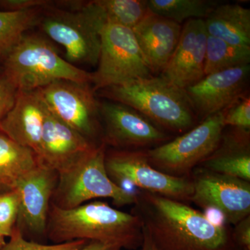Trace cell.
<instances>
[{"instance_id":"3957f363","label":"cell","mask_w":250,"mask_h":250,"mask_svg":"<svg viewBox=\"0 0 250 250\" xmlns=\"http://www.w3.org/2000/svg\"><path fill=\"white\" fill-rule=\"evenodd\" d=\"M104 97L134 108L172 136L198 124L184 90L159 76L132 81L100 90Z\"/></svg>"},{"instance_id":"5bb4252c","label":"cell","mask_w":250,"mask_h":250,"mask_svg":"<svg viewBox=\"0 0 250 250\" xmlns=\"http://www.w3.org/2000/svg\"><path fill=\"white\" fill-rule=\"evenodd\" d=\"M250 65L206 75L184 89L199 123L249 93Z\"/></svg>"},{"instance_id":"d6986e66","label":"cell","mask_w":250,"mask_h":250,"mask_svg":"<svg viewBox=\"0 0 250 250\" xmlns=\"http://www.w3.org/2000/svg\"><path fill=\"white\" fill-rule=\"evenodd\" d=\"M228 127L215 150L198 167L250 182V131Z\"/></svg>"},{"instance_id":"5b68a950","label":"cell","mask_w":250,"mask_h":250,"mask_svg":"<svg viewBox=\"0 0 250 250\" xmlns=\"http://www.w3.org/2000/svg\"><path fill=\"white\" fill-rule=\"evenodd\" d=\"M106 149L104 143H100L75 165L59 173L51 204L70 209L93 199L110 198L117 207L134 205L137 189L122 188L108 177Z\"/></svg>"},{"instance_id":"2e32d148","label":"cell","mask_w":250,"mask_h":250,"mask_svg":"<svg viewBox=\"0 0 250 250\" xmlns=\"http://www.w3.org/2000/svg\"><path fill=\"white\" fill-rule=\"evenodd\" d=\"M98 144L67 126L48 110L44 122L38 161L41 165L59 174L77 164Z\"/></svg>"},{"instance_id":"7a4b0ae2","label":"cell","mask_w":250,"mask_h":250,"mask_svg":"<svg viewBox=\"0 0 250 250\" xmlns=\"http://www.w3.org/2000/svg\"><path fill=\"white\" fill-rule=\"evenodd\" d=\"M46 236L54 244L83 240L138 250L142 246L144 231L137 215L96 201L70 209L51 204Z\"/></svg>"},{"instance_id":"ffe728a7","label":"cell","mask_w":250,"mask_h":250,"mask_svg":"<svg viewBox=\"0 0 250 250\" xmlns=\"http://www.w3.org/2000/svg\"><path fill=\"white\" fill-rule=\"evenodd\" d=\"M204 21L208 36L231 45L250 47V9L221 3Z\"/></svg>"},{"instance_id":"ac0fdd59","label":"cell","mask_w":250,"mask_h":250,"mask_svg":"<svg viewBox=\"0 0 250 250\" xmlns=\"http://www.w3.org/2000/svg\"><path fill=\"white\" fill-rule=\"evenodd\" d=\"M182 29L179 23L151 11L132 29L152 74H161L165 69L178 44Z\"/></svg>"},{"instance_id":"f1b7e54d","label":"cell","mask_w":250,"mask_h":250,"mask_svg":"<svg viewBox=\"0 0 250 250\" xmlns=\"http://www.w3.org/2000/svg\"><path fill=\"white\" fill-rule=\"evenodd\" d=\"M53 4L47 0H0V7L3 11H24L31 9H45Z\"/></svg>"},{"instance_id":"4316f807","label":"cell","mask_w":250,"mask_h":250,"mask_svg":"<svg viewBox=\"0 0 250 250\" xmlns=\"http://www.w3.org/2000/svg\"><path fill=\"white\" fill-rule=\"evenodd\" d=\"M19 197L16 190L0 194V233L10 237L17 223Z\"/></svg>"},{"instance_id":"cb8c5ba5","label":"cell","mask_w":250,"mask_h":250,"mask_svg":"<svg viewBox=\"0 0 250 250\" xmlns=\"http://www.w3.org/2000/svg\"><path fill=\"white\" fill-rule=\"evenodd\" d=\"M41 10L0 11V59L4 60L26 31L37 24Z\"/></svg>"},{"instance_id":"d6a6232c","label":"cell","mask_w":250,"mask_h":250,"mask_svg":"<svg viewBox=\"0 0 250 250\" xmlns=\"http://www.w3.org/2000/svg\"><path fill=\"white\" fill-rule=\"evenodd\" d=\"M143 231H144V238H143V244L138 250H159L154 246V243L149 238V235L144 228H143Z\"/></svg>"},{"instance_id":"d4e9b609","label":"cell","mask_w":250,"mask_h":250,"mask_svg":"<svg viewBox=\"0 0 250 250\" xmlns=\"http://www.w3.org/2000/svg\"><path fill=\"white\" fill-rule=\"evenodd\" d=\"M106 24L133 29L150 13L147 0H94Z\"/></svg>"},{"instance_id":"ba28073f","label":"cell","mask_w":250,"mask_h":250,"mask_svg":"<svg viewBox=\"0 0 250 250\" xmlns=\"http://www.w3.org/2000/svg\"><path fill=\"white\" fill-rule=\"evenodd\" d=\"M98 69L92 73L93 91L152 76L132 29L105 24L100 32Z\"/></svg>"},{"instance_id":"277c9868","label":"cell","mask_w":250,"mask_h":250,"mask_svg":"<svg viewBox=\"0 0 250 250\" xmlns=\"http://www.w3.org/2000/svg\"><path fill=\"white\" fill-rule=\"evenodd\" d=\"M3 76L17 91L39 89L59 80L92 82V73L62 59L42 36L24 35L4 59Z\"/></svg>"},{"instance_id":"4dcf8cb0","label":"cell","mask_w":250,"mask_h":250,"mask_svg":"<svg viewBox=\"0 0 250 250\" xmlns=\"http://www.w3.org/2000/svg\"><path fill=\"white\" fill-rule=\"evenodd\" d=\"M232 238L239 250H250V215L232 228Z\"/></svg>"},{"instance_id":"4fadbf2b","label":"cell","mask_w":250,"mask_h":250,"mask_svg":"<svg viewBox=\"0 0 250 250\" xmlns=\"http://www.w3.org/2000/svg\"><path fill=\"white\" fill-rule=\"evenodd\" d=\"M58 181L55 170L39 166L18 182L20 207L16 227L29 241L45 243L51 200Z\"/></svg>"},{"instance_id":"f546056e","label":"cell","mask_w":250,"mask_h":250,"mask_svg":"<svg viewBox=\"0 0 250 250\" xmlns=\"http://www.w3.org/2000/svg\"><path fill=\"white\" fill-rule=\"evenodd\" d=\"M17 90L4 76L0 77V121L14 105Z\"/></svg>"},{"instance_id":"83f0119b","label":"cell","mask_w":250,"mask_h":250,"mask_svg":"<svg viewBox=\"0 0 250 250\" xmlns=\"http://www.w3.org/2000/svg\"><path fill=\"white\" fill-rule=\"evenodd\" d=\"M222 111L225 126L250 131V93L238 99Z\"/></svg>"},{"instance_id":"7402d4cb","label":"cell","mask_w":250,"mask_h":250,"mask_svg":"<svg viewBox=\"0 0 250 250\" xmlns=\"http://www.w3.org/2000/svg\"><path fill=\"white\" fill-rule=\"evenodd\" d=\"M221 3L217 0H147L151 12L180 24L189 20L206 19Z\"/></svg>"},{"instance_id":"9c48e42d","label":"cell","mask_w":250,"mask_h":250,"mask_svg":"<svg viewBox=\"0 0 250 250\" xmlns=\"http://www.w3.org/2000/svg\"><path fill=\"white\" fill-rule=\"evenodd\" d=\"M105 166L110 179L117 186L127 184L183 202H190L192 183L190 177H174L153 167L146 150L106 149Z\"/></svg>"},{"instance_id":"7c38bea8","label":"cell","mask_w":250,"mask_h":250,"mask_svg":"<svg viewBox=\"0 0 250 250\" xmlns=\"http://www.w3.org/2000/svg\"><path fill=\"white\" fill-rule=\"evenodd\" d=\"M190 202L221 214L225 225L234 226L250 215V182L197 167L190 174Z\"/></svg>"},{"instance_id":"52a82bcc","label":"cell","mask_w":250,"mask_h":250,"mask_svg":"<svg viewBox=\"0 0 250 250\" xmlns=\"http://www.w3.org/2000/svg\"><path fill=\"white\" fill-rule=\"evenodd\" d=\"M225 127L223 111L218 112L168 142L146 150L147 160L172 177H190L194 169L215 150Z\"/></svg>"},{"instance_id":"8fae6325","label":"cell","mask_w":250,"mask_h":250,"mask_svg":"<svg viewBox=\"0 0 250 250\" xmlns=\"http://www.w3.org/2000/svg\"><path fill=\"white\" fill-rule=\"evenodd\" d=\"M98 104L102 143L107 147L118 150H147L174 138L129 106L111 100L99 102Z\"/></svg>"},{"instance_id":"6da1fadb","label":"cell","mask_w":250,"mask_h":250,"mask_svg":"<svg viewBox=\"0 0 250 250\" xmlns=\"http://www.w3.org/2000/svg\"><path fill=\"white\" fill-rule=\"evenodd\" d=\"M131 213L159 250H239L232 227L213 223L186 202L137 189Z\"/></svg>"},{"instance_id":"44dd1931","label":"cell","mask_w":250,"mask_h":250,"mask_svg":"<svg viewBox=\"0 0 250 250\" xmlns=\"http://www.w3.org/2000/svg\"><path fill=\"white\" fill-rule=\"evenodd\" d=\"M39 164L34 151L0 131V194L14 190L21 179Z\"/></svg>"},{"instance_id":"484cf974","label":"cell","mask_w":250,"mask_h":250,"mask_svg":"<svg viewBox=\"0 0 250 250\" xmlns=\"http://www.w3.org/2000/svg\"><path fill=\"white\" fill-rule=\"evenodd\" d=\"M9 238V242L6 243L0 250H77L89 242L78 240L59 244L37 243L24 238L16 225Z\"/></svg>"},{"instance_id":"8992f818","label":"cell","mask_w":250,"mask_h":250,"mask_svg":"<svg viewBox=\"0 0 250 250\" xmlns=\"http://www.w3.org/2000/svg\"><path fill=\"white\" fill-rule=\"evenodd\" d=\"M72 10L48 7L41 20L44 32L65 51L70 63L98 65L100 32L106 23L94 1L77 3Z\"/></svg>"},{"instance_id":"1f68e13d","label":"cell","mask_w":250,"mask_h":250,"mask_svg":"<svg viewBox=\"0 0 250 250\" xmlns=\"http://www.w3.org/2000/svg\"><path fill=\"white\" fill-rule=\"evenodd\" d=\"M119 246L115 245L104 244L98 242L89 241L77 250H121Z\"/></svg>"},{"instance_id":"9a60e30c","label":"cell","mask_w":250,"mask_h":250,"mask_svg":"<svg viewBox=\"0 0 250 250\" xmlns=\"http://www.w3.org/2000/svg\"><path fill=\"white\" fill-rule=\"evenodd\" d=\"M207 38L204 20L187 21L172 57L159 75L182 90L200 82L205 77Z\"/></svg>"},{"instance_id":"603a6c76","label":"cell","mask_w":250,"mask_h":250,"mask_svg":"<svg viewBox=\"0 0 250 250\" xmlns=\"http://www.w3.org/2000/svg\"><path fill=\"white\" fill-rule=\"evenodd\" d=\"M250 47L228 43L208 35L205 62L206 75L250 65Z\"/></svg>"},{"instance_id":"30bf717a","label":"cell","mask_w":250,"mask_h":250,"mask_svg":"<svg viewBox=\"0 0 250 250\" xmlns=\"http://www.w3.org/2000/svg\"><path fill=\"white\" fill-rule=\"evenodd\" d=\"M37 90L54 116L92 142H102L99 102L91 83L59 80Z\"/></svg>"},{"instance_id":"e0dca14e","label":"cell","mask_w":250,"mask_h":250,"mask_svg":"<svg viewBox=\"0 0 250 250\" xmlns=\"http://www.w3.org/2000/svg\"><path fill=\"white\" fill-rule=\"evenodd\" d=\"M47 111L38 90L17 91L12 108L0 121V131L37 156Z\"/></svg>"},{"instance_id":"836d02e7","label":"cell","mask_w":250,"mask_h":250,"mask_svg":"<svg viewBox=\"0 0 250 250\" xmlns=\"http://www.w3.org/2000/svg\"><path fill=\"white\" fill-rule=\"evenodd\" d=\"M5 237L0 233V249L6 244V242L5 241Z\"/></svg>"}]
</instances>
